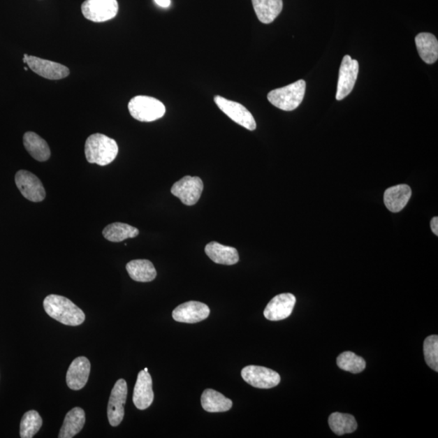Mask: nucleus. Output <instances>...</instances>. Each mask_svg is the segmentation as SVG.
Listing matches in <instances>:
<instances>
[{
    "label": "nucleus",
    "mask_w": 438,
    "mask_h": 438,
    "mask_svg": "<svg viewBox=\"0 0 438 438\" xmlns=\"http://www.w3.org/2000/svg\"><path fill=\"white\" fill-rule=\"evenodd\" d=\"M241 376L247 384L259 389H270L280 384L278 372L268 367L249 365L241 371Z\"/></svg>",
    "instance_id": "nucleus-6"
},
{
    "label": "nucleus",
    "mask_w": 438,
    "mask_h": 438,
    "mask_svg": "<svg viewBox=\"0 0 438 438\" xmlns=\"http://www.w3.org/2000/svg\"><path fill=\"white\" fill-rule=\"evenodd\" d=\"M43 307L53 319L66 326H78L85 320L84 312L66 297L50 295L45 298Z\"/></svg>",
    "instance_id": "nucleus-1"
},
{
    "label": "nucleus",
    "mask_w": 438,
    "mask_h": 438,
    "mask_svg": "<svg viewBox=\"0 0 438 438\" xmlns=\"http://www.w3.org/2000/svg\"><path fill=\"white\" fill-rule=\"evenodd\" d=\"M204 189L203 180L198 176H184L175 183L170 192L186 205H194L199 200Z\"/></svg>",
    "instance_id": "nucleus-7"
},
{
    "label": "nucleus",
    "mask_w": 438,
    "mask_h": 438,
    "mask_svg": "<svg viewBox=\"0 0 438 438\" xmlns=\"http://www.w3.org/2000/svg\"><path fill=\"white\" fill-rule=\"evenodd\" d=\"M154 2L162 8H168L170 5V0H154Z\"/></svg>",
    "instance_id": "nucleus-31"
},
{
    "label": "nucleus",
    "mask_w": 438,
    "mask_h": 438,
    "mask_svg": "<svg viewBox=\"0 0 438 438\" xmlns=\"http://www.w3.org/2000/svg\"><path fill=\"white\" fill-rule=\"evenodd\" d=\"M23 143L25 149L32 157L38 162H46L50 157V149L46 140L37 133L27 132L24 133Z\"/></svg>",
    "instance_id": "nucleus-21"
},
{
    "label": "nucleus",
    "mask_w": 438,
    "mask_h": 438,
    "mask_svg": "<svg viewBox=\"0 0 438 438\" xmlns=\"http://www.w3.org/2000/svg\"><path fill=\"white\" fill-rule=\"evenodd\" d=\"M329 425L336 435L351 434L357 430V422L353 416L335 412L329 417Z\"/></svg>",
    "instance_id": "nucleus-26"
},
{
    "label": "nucleus",
    "mask_w": 438,
    "mask_h": 438,
    "mask_svg": "<svg viewBox=\"0 0 438 438\" xmlns=\"http://www.w3.org/2000/svg\"><path fill=\"white\" fill-rule=\"evenodd\" d=\"M105 240L112 242H122L129 238H134L139 235V230L133 226L122 223L109 224L103 231Z\"/></svg>",
    "instance_id": "nucleus-25"
},
{
    "label": "nucleus",
    "mask_w": 438,
    "mask_h": 438,
    "mask_svg": "<svg viewBox=\"0 0 438 438\" xmlns=\"http://www.w3.org/2000/svg\"><path fill=\"white\" fill-rule=\"evenodd\" d=\"M127 395V382L124 379L118 380L110 393L108 402V416L110 425L117 427L122 422Z\"/></svg>",
    "instance_id": "nucleus-11"
},
{
    "label": "nucleus",
    "mask_w": 438,
    "mask_h": 438,
    "mask_svg": "<svg viewBox=\"0 0 438 438\" xmlns=\"http://www.w3.org/2000/svg\"><path fill=\"white\" fill-rule=\"evenodd\" d=\"M129 110L132 117L140 122H153L166 113V108L161 101L152 97L137 96L131 99Z\"/></svg>",
    "instance_id": "nucleus-4"
},
{
    "label": "nucleus",
    "mask_w": 438,
    "mask_h": 438,
    "mask_svg": "<svg viewBox=\"0 0 438 438\" xmlns=\"http://www.w3.org/2000/svg\"><path fill=\"white\" fill-rule=\"evenodd\" d=\"M117 0H85L82 5L84 17L94 22H104L117 17Z\"/></svg>",
    "instance_id": "nucleus-5"
},
{
    "label": "nucleus",
    "mask_w": 438,
    "mask_h": 438,
    "mask_svg": "<svg viewBox=\"0 0 438 438\" xmlns=\"http://www.w3.org/2000/svg\"><path fill=\"white\" fill-rule=\"evenodd\" d=\"M306 83L299 80L283 88L272 90L268 95L269 102L277 108L291 112L301 104L305 95Z\"/></svg>",
    "instance_id": "nucleus-3"
},
{
    "label": "nucleus",
    "mask_w": 438,
    "mask_h": 438,
    "mask_svg": "<svg viewBox=\"0 0 438 438\" xmlns=\"http://www.w3.org/2000/svg\"><path fill=\"white\" fill-rule=\"evenodd\" d=\"M254 11L259 21L270 24L278 17L283 10V0H251Z\"/></svg>",
    "instance_id": "nucleus-20"
},
{
    "label": "nucleus",
    "mask_w": 438,
    "mask_h": 438,
    "mask_svg": "<svg viewBox=\"0 0 438 438\" xmlns=\"http://www.w3.org/2000/svg\"><path fill=\"white\" fill-rule=\"evenodd\" d=\"M152 377L148 372L140 371L134 387L133 400L138 409L145 410L154 401Z\"/></svg>",
    "instance_id": "nucleus-15"
},
{
    "label": "nucleus",
    "mask_w": 438,
    "mask_h": 438,
    "mask_svg": "<svg viewBox=\"0 0 438 438\" xmlns=\"http://www.w3.org/2000/svg\"><path fill=\"white\" fill-rule=\"evenodd\" d=\"M85 423V411L80 407H74L64 418L60 430L59 438H72L82 430Z\"/></svg>",
    "instance_id": "nucleus-22"
},
{
    "label": "nucleus",
    "mask_w": 438,
    "mask_h": 438,
    "mask_svg": "<svg viewBox=\"0 0 438 438\" xmlns=\"http://www.w3.org/2000/svg\"><path fill=\"white\" fill-rule=\"evenodd\" d=\"M411 196V189L409 185L400 184L386 190L384 203L386 208L393 213L400 212Z\"/></svg>",
    "instance_id": "nucleus-18"
},
{
    "label": "nucleus",
    "mask_w": 438,
    "mask_h": 438,
    "mask_svg": "<svg viewBox=\"0 0 438 438\" xmlns=\"http://www.w3.org/2000/svg\"><path fill=\"white\" fill-rule=\"evenodd\" d=\"M337 365L341 370L351 374H360L366 367L365 360L351 351L342 352L337 358Z\"/></svg>",
    "instance_id": "nucleus-27"
},
{
    "label": "nucleus",
    "mask_w": 438,
    "mask_h": 438,
    "mask_svg": "<svg viewBox=\"0 0 438 438\" xmlns=\"http://www.w3.org/2000/svg\"><path fill=\"white\" fill-rule=\"evenodd\" d=\"M201 406L208 412H224L233 407V402L221 393L206 389L201 395Z\"/></svg>",
    "instance_id": "nucleus-24"
},
{
    "label": "nucleus",
    "mask_w": 438,
    "mask_h": 438,
    "mask_svg": "<svg viewBox=\"0 0 438 438\" xmlns=\"http://www.w3.org/2000/svg\"><path fill=\"white\" fill-rule=\"evenodd\" d=\"M210 313L207 305L198 301H189L176 307L173 316L176 321L194 324L207 319Z\"/></svg>",
    "instance_id": "nucleus-13"
},
{
    "label": "nucleus",
    "mask_w": 438,
    "mask_h": 438,
    "mask_svg": "<svg viewBox=\"0 0 438 438\" xmlns=\"http://www.w3.org/2000/svg\"><path fill=\"white\" fill-rule=\"evenodd\" d=\"M415 42L423 61L426 64H435L438 59V42L434 34L421 33L417 35Z\"/></svg>",
    "instance_id": "nucleus-19"
},
{
    "label": "nucleus",
    "mask_w": 438,
    "mask_h": 438,
    "mask_svg": "<svg viewBox=\"0 0 438 438\" xmlns=\"http://www.w3.org/2000/svg\"><path fill=\"white\" fill-rule=\"evenodd\" d=\"M43 419L38 412L29 411L22 417L20 435L22 438H32L41 429Z\"/></svg>",
    "instance_id": "nucleus-28"
},
{
    "label": "nucleus",
    "mask_w": 438,
    "mask_h": 438,
    "mask_svg": "<svg viewBox=\"0 0 438 438\" xmlns=\"http://www.w3.org/2000/svg\"><path fill=\"white\" fill-rule=\"evenodd\" d=\"M424 355L426 364L432 370L438 372V336L427 337L424 342Z\"/></svg>",
    "instance_id": "nucleus-29"
},
{
    "label": "nucleus",
    "mask_w": 438,
    "mask_h": 438,
    "mask_svg": "<svg viewBox=\"0 0 438 438\" xmlns=\"http://www.w3.org/2000/svg\"><path fill=\"white\" fill-rule=\"evenodd\" d=\"M359 73V63L351 59L350 55H345L342 60L340 69L338 87H337L336 99L341 101L351 93L355 87Z\"/></svg>",
    "instance_id": "nucleus-8"
},
{
    "label": "nucleus",
    "mask_w": 438,
    "mask_h": 438,
    "mask_svg": "<svg viewBox=\"0 0 438 438\" xmlns=\"http://www.w3.org/2000/svg\"><path fill=\"white\" fill-rule=\"evenodd\" d=\"M145 372H148V369L147 367H145V369L144 370Z\"/></svg>",
    "instance_id": "nucleus-32"
},
{
    "label": "nucleus",
    "mask_w": 438,
    "mask_h": 438,
    "mask_svg": "<svg viewBox=\"0 0 438 438\" xmlns=\"http://www.w3.org/2000/svg\"><path fill=\"white\" fill-rule=\"evenodd\" d=\"M15 183L24 198L33 203H40L46 198V191L41 180L28 170L17 171L15 175Z\"/></svg>",
    "instance_id": "nucleus-9"
},
{
    "label": "nucleus",
    "mask_w": 438,
    "mask_h": 438,
    "mask_svg": "<svg viewBox=\"0 0 438 438\" xmlns=\"http://www.w3.org/2000/svg\"><path fill=\"white\" fill-rule=\"evenodd\" d=\"M23 61L33 72L49 80H60L68 77L69 69L64 65L32 55L24 54Z\"/></svg>",
    "instance_id": "nucleus-12"
},
{
    "label": "nucleus",
    "mask_w": 438,
    "mask_h": 438,
    "mask_svg": "<svg viewBox=\"0 0 438 438\" xmlns=\"http://www.w3.org/2000/svg\"><path fill=\"white\" fill-rule=\"evenodd\" d=\"M92 369L89 360L85 356L75 358L67 372L66 381L70 389L79 390L84 388L89 380Z\"/></svg>",
    "instance_id": "nucleus-16"
},
{
    "label": "nucleus",
    "mask_w": 438,
    "mask_h": 438,
    "mask_svg": "<svg viewBox=\"0 0 438 438\" xmlns=\"http://www.w3.org/2000/svg\"><path fill=\"white\" fill-rule=\"evenodd\" d=\"M119 147L114 139L95 133L87 138L85 145V158L89 163L107 166L117 157Z\"/></svg>",
    "instance_id": "nucleus-2"
},
{
    "label": "nucleus",
    "mask_w": 438,
    "mask_h": 438,
    "mask_svg": "<svg viewBox=\"0 0 438 438\" xmlns=\"http://www.w3.org/2000/svg\"><path fill=\"white\" fill-rule=\"evenodd\" d=\"M214 102L221 112L228 115L236 124L249 131L256 129V124L253 115L243 105L221 96H216Z\"/></svg>",
    "instance_id": "nucleus-10"
},
{
    "label": "nucleus",
    "mask_w": 438,
    "mask_h": 438,
    "mask_svg": "<svg viewBox=\"0 0 438 438\" xmlns=\"http://www.w3.org/2000/svg\"><path fill=\"white\" fill-rule=\"evenodd\" d=\"M295 303V296L291 293L276 295L266 306L264 316L266 319L270 321H281L288 319L293 311Z\"/></svg>",
    "instance_id": "nucleus-14"
},
{
    "label": "nucleus",
    "mask_w": 438,
    "mask_h": 438,
    "mask_svg": "<svg viewBox=\"0 0 438 438\" xmlns=\"http://www.w3.org/2000/svg\"><path fill=\"white\" fill-rule=\"evenodd\" d=\"M205 251L206 255L217 264L233 265L240 261L238 249L233 247L221 244L215 241L206 245Z\"/></svg>",
    "instance_id": "nucleus-17"
},
{
    "label": "nucleus",
    "mask_w": 438,
    "mask_h": 438,
    "mask_svg": "<svg viewBox=\"0 0 438 438\" xmlns=\"http://www.w3.org/2000/svg\"><path fill=\"white\" fill-rule=\"evenodd\" d=\"M431 229L432 233L437 236L438 235V218L435 217L431 221Z\"/></svg>",
    "instance_id": "nucleus-30"
},
{
    "label": "nucleus",
    "mask_w": 438,
    "mask_h": 438,
    "mask_svg": "<svg viewBox=\"0 0 438 438\" xmlns=\"http://www.w3.org/2000/svg\"><path fill=\"white\" fill-rule=\"evenodd\" d=\"M130 278L134 281L148 283L157 276L154 266L149 260H133L126 265Z\"/></svg>",
    "instance_id": "nucleus-23"
}]
</instances>
